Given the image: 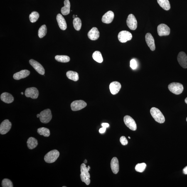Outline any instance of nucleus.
Masks as SVG:
<instances>
[{"instance_id": "obj_27", "label": "nucleus", "mask_w": 187, "mask_h": 187, "mask_svg": "<svg viewBox=\"0 0 187 187\" xmlns=\"http://www.w3.org/2000/svg\"><path fill=\"white\" fill-rule=\"evenodd\" d=\"M92 57L94 60L99 63H102L103 61L102 54L99 51L94 52L92 54Z\"/></svg>"}, {"instance_id": "obj_3", "label": "nucleus", "mask_w": 187, "mask_h": 187, "mask_svg": "<svg viewBox=\"0 0 187 187\" xmlns=\"http://www.w3.org/2000/svg\"><path fill=\"white\" fill-rule=\"evenodd\" d=\"M168 88L171 92L176 95H179L184 90L183 85L178 82H172L168 86Z\"/></svg>"}, {"instance_id": "obj_18", "label": "nucleus", "mask_w": 187, "mask_h": 187, "mask_svg": "<svg viewBox=\"0 0 187 187\" xmlns=\"http://www.w3.org/2000/svg\"><path fill=\"white\" fill-rule=\"evenodd\" d=\"M30 74L29 71L27 70H22L15 74L13 75V78L16 80H20L26 78Z\"/></svg>"}, {"instance_id": "obj_15", "label": "nucleus", "mask_w": 187, "mask_h": 187, "mask_svg": "<svg viewBox=\"0 0 187 187\" xmlns=\"http://www.w3.org/2000/svg\"><path fill=\"white\" fill-rule=\"evenodd\" d=\"M109 90L111 93L113 95L117 94L120 90L121 88V84L117 82H111L109 85Z\"/></svg>"}, {"instance_id": "obj_19", "label": "nucleus", "mask_w": 187, "mask_h": 187, "mask_svg": "<svg viewBox=\"0 0 187 187\" xmlns=\"http://www.w3.org/2000/svg\"><path fill=\"white\" fill-rule=\"evenodd\" d=\"M111 169L114 174H117L119 170V165L118 160L117 157L112 158L111 162Z\"/></svg>"}, {"instance_id": "obj_2", "label": "nucleus", "mask_w": 187, "mask_h": 187, "mask_svg": "<svg viewBox=\"0 0 187 187\" xmlns=\"http://www.w3.org/2000/svg\"><path fill=\"white\" fill-rule=\"evenodd\" d=\"M59 155V152L58 151L53 150L45 155L44 158L45 161L47 163H53L58 159Z\"/></svg>"}, {"instance_id": "obj_26", "label": "nucleus", "mask_w": 187, "mask_h": 187, "mask_svg": "<svg viewBox=\"0 0 187 187\" xmlns=\"http://www.w3.org/2000/svg\"><path fill=\"white\" fill-rule=\"evenodd\" d=\"M66 75L68 79L74 81L76 82L79 80V75L76 72L69 71L67 72Z\"/></svg>"}, {"instance_id": "obj_34", "label": "nucleus", "mask_w": 187, "mask_h": 187, "mask_svg": "<svg viewBox=\"0 0 187 187\" xmlns=\"http://www.w3.org/2000/svg\"><path fill=\"white\" fill-rule=\"evenodd\" d=\"M2 186L3 187H13L12 182L11 180L5 178L3 180L2 182Z\"/></svg>"}, {"instance_id": "obj_30", "label": "nucleus", "mask_w": 187, "mask_h": 187, "mask_svg": "<svg viewBox=\"0 0 187 187\" xmlns=\"http://www.w3.org/2000/svg\"><path fill=\"white\" fill-rule=\"evenodd\" d=\"M74 28L77 31H80L82 27V23L80 18L77 17L74 18L73 22Z\"/></svg>"}, {"instance_id": "obj_16", "label": "nucleus", "mask_w": 187, "mask_h": 187, "mask_svg": "<svg viewBox=\"0 0 187 187\" xmlns=\"http://www.w3.org/2000/svg\"><path fill=\"white\" fill-rule=\"evenodd\" d=\"M114 18V14L113 12L109 11L103 16L102 21L104 23L109 24L112 22Z\"/></svg>"}, {"instance_id": "obj_42", "label": "nucleus", "mask_w": 187, "mask_h": 187, "mask_svg": "<svg viewBox=\"0 0 187 187\" xmlns=\"http://www.w3.org/2000/svg\"><path fill=\"white\" fill-rule=\"evenodd\" d=\"M40 117V114H37V117Z\"/></svg>"}, {"instance_id": "obj_32", "label": "nucleus", "mask_w": 187, "mask_h": 187, "mask_svg": "<svg viewBox=\"0 0 187 187\" xmlns=\"http://www.w3.org/2000/svg\"><path fill=\"white\" fill-rule=\"evenodd\" d=\"M39 17V14L36 11H34L32 12L30 15L29 19L31 22L33 23L36 22Z\"/></svg>"}, {"instance_id": "obj_29", "label": "nucleus", "mask_w": 187, "mask_h": 187, "mask_svg": "<svg viewBox=\"0 0 187 187\" xmlns=\"http://www.w3.org/2000/svg\"><path fill=\"white\" fill-rule=\"evenodd\" d=\"M37 132L40 135L43 136L45 137H48L50 135L49 130L47 128L42 127L38 129Z\"/></svg>"}, {"instance_id": "obj_23", "label": "nucleus", "mask_w": 187, "mask_h": 187, "mask_svg": "<svg viewBox=\"0 0 187 187\" xmlns=\"http://www.w3.org/2000/svg\"><path fill=\"white\" fill-rule=\"evenodd\" d=\"M64 4L65 6L61 8V12L64 16H67L70 12V2L69 0H65Z\"/></svg>"}, {"instance_id": "obj_39", "label": "nucleus", "mask_w": 187, "mask_h": 187, "mask_svg": "<svg viewBox=\"0 0 187 187\" xmlns=\"http://www.w3.org/2000/svg\"><path fill=\"white\" fill-rule=\"evenodd\" d=\"M183 171V173H184V174L187 175V166L185 167L184 168Z\"/></svg>"}, {"instance_id": "obj_10", "label": "nucleus", "mask_w": 187, "mask_h": 187, "mask_svg": "<svg viewBox=\"0 0 187 187\" xmlns=\"http://www.w3.org/2000/svg\"><path fill=\"white\" fill-rule=\"evenodd\" d=\"M25 94L26 97H31L32 99H35L38 98L39 92L38 89L35 87H30L26 89Z\"/></svg>"}, {"instance_id": "obj_24", "label": "nucleus", "mask_w": 187, "mask_h": 187, "mask_svg": "<svg viewBox=\"0 0 187 187\" xmlns=\"http://www.w3.org/2000/svg\"><path fill=\"white\" fill-rule=\"evenodd\" d=\"M27 146L30 149H33L36 148L38 145V142L35 138L31 137L28 139L27 141Z\"/></svg>"}, {"instance_id": "obj_7", "label": "nucleus", "mask_w": 187, "mask_h": 187, "mask_svg": "<svg viewBox=\"0 0 187 187\" xmlns=\"http://www.w3.org/2000/svg\"><path fill=\"white\" fill-rule=\"evenodd\" d=\"M87 106V103L84 101L80 100L74 101L71 104V107L72 111L80 110Z\"/></svg>"}, {"instance_id": "obj_46", "label": "nucleus", "mask_w": 187, "mask_h": 187, "mask_svg": "<svg viewBox=\"0 0 187 187\" xmlns=\"http://www.w3.org/2000/svg\"><path fill=\"white\" fill-rule=\"evenodd\" d=\"M186 121H187V117L186 118Z\"/></svg>"}, {"instance_id": "obj_37", "label": "nucleus", "mask_w": 187, "mask_h": 187, "mask_svg": "<svg viewBox=\"0 0 187 187\" xmlns=\"http://www.w3.org/2000/svg\"><path fill=\"white\" fill-rule=\"evenodd\" d=\"M107 128L103 127L99 130V132L100 134H103L105 132Z\"/></svg>"}, {"instance_id": "obj_6", "label": "nucleus", "mask_w": 187, "mask_h": 187, "mask_svg": "<svg viewBox=\"0 0 187 187\" xmlns=\"http://www.w3.org/2000/svg\"><path fill=\"white\" fill-rule=\"evenodd\" d=\"M124 121L126 125L129 129L132 131H136L137 126L135 121L132 117L129 115H126L124 117Z\"/></svg>"}, {"instance_id": "obj_41", "label": "nucleus", "mask_w": 187, "mask_h": 187, "mask_svg": "<svg viewBox=\"0 0 187 187\" xmlns=\"http://www.w3.org/2000/svg\"><path fill=\"white\" fill-rule=\"evenodd\" d=\"M87 160L86 159L85 160V161H84V163H85V164H86V163H87Z\"/></svg>"}, {"instance_id": "obj_22", "label": "nucleus", "mask_w": 187, "mask_h": 187, "mask_svg": "<svg viewBox=\"0 0 187 187\" xmlns=\"http://www.w3.org/2000/svg\"><path fill=\"white\" fill-rule=\"evenodd\" d=\"M86 165L85 163L82 164L80 166V176L85 177L86 178H90V173H89V171L90 169V166H88V167H86Z\"/></svg>"}, {"instance_id": "obj_21", "label": "nucleus", "mask_w": 187, "mask_h": 187, "mask_svg": "<svg viewBox=\"0 0 187 187\" xmlns=\"http://www.w3.org/2000/svg\"><path fill=\"white\" fill-rule=\"evenodd\" d=\"M1 99L3 102L8 104L11 103L14 100L13 96L11 94L6 92H4L1 94Z\"/></svg>"}, {"instance_id": "obj_4", "label": "nucleus", "mask_w": 187, "mask_h": 187, "mask_svg": "<svg viewBox=\"0 0 187 187\" xmlns=\"http://www.w3.org/2000/svg\"><path fill=\"white\" fill-rule=\"evenodd\" d=\"M40 119L42 123L47 124L51 121L52 115L51 110L47 109L42 111L40 113Z\"/></svg>"}, {"instance_id": "obj_5", "label": "nucleus", "mask_w": 187, "mask_h": 187, "mask_svg": "<svg viewBox=\"0 0 187 187\" xmlns=\"http://www.w3.org/2000/svg\"><path fill=\"white\" fill-rule=\"evenodd\" d=\"M132 38V34L129 31H122L119 32L118 35V38L121 43H125L130 41Z\"/></svg>"}, {"instance_id": "obj_25", "label": "nucleus", "mask_w": 187, "mask_h": 187, "mask_svg": "<svg viewBox=\"0 0 187 187\" xmlns=\"http://www.w3.org/2000/svg\"><path fill=\"white\" fill-rule=\"evenodd\" d=\"M158 4L163 9L168 11L171 8L170 3L168 0H157Z\"/></svg>"}, {"instance_id": "obj_31", "label": "nucleus", "mask_w": 187, "mask_h": 187, "mask_svg": "<svg viewBox=\"0 0 187 187\" xmlns=\"http://www.w3.org/2000/svg\"><path fill=\"white\" fill-rule=\"evenodd\" d=\"M47 28L45 25H43L40 27L38 31V36L40 38H43L46 35Z\"/></svg>"}, {"instance_id": "obj_36", "label": "nucleus", "mask_w": 187, "mask_h": 187, "mask_svg": "<svg viewBox=\"0 0 187 187\" xmlns=\"http://www.w3.org/2000/svg\"><path fill=\"white\" fill-rule=\"evenodd\" d=\"M120 142L122 145L124 146L128 144V141L125 136H122L120 138Z\"/></svg>"}, {"instance_id": "obj_45", "label": "nucleus", "mask_w": 187, "mask_h": 187, "mask_svg": "<svg viewBox=\"0 0 187 187\" xmlns=\"http://www.w3.org/2000/svg\"><path fill=\"white\" fill-rule=\"evenodd\" d=\"M128 138H129V139H130L131 138L130 137V136H128Z\"/></svg>"}, {"instance_id": "obj_12", "label": "nucleus", "mask_w": 187, "mask_h": 187, "mask_svg": "<svg viewBox=\"0 0 187 187\" xmlns=\"http://www.w3.org/2000/svg\"><path fill=\"white\" fill-rule=\"evenodd\" d=\"M29 63L38 73L40 75H44L45 74V69L39 62L34 60L31 59L29 61Z\"/></svg>"}, {"instance_id": "obj_11", "label": "nucleus", "mask_w": 187, "mask_h": 187, "mask_svg": "<svg viewBox=\"0 0 187 187\" xmlns=\"http://www.w3.org/2000/svg\"><path fill=\"white\" fill-rule=\"evenodd\" d=\"M157 32L160 36H167L170 33V29L167 25L161 24L157 27Z\"/></svg>"}, {"instance_id": "obj_43", "label": "nucleus", "mask_w": 187, "mask_h": 187, "mask_svg": "<svg viewBox=\"0 0 187 187\" xmlns=\"http://www.w3.org/2000/svg\"><path fill=\"white\" fill-rule=\"evenodd\" d=\"M76 16L75 15H73V18H74H74H76Z\"/></svg>"}, {"instance_id": "obj_20", "label": "nucleus", "mask_w": 187, "mask_h": 187, "mask_svg": "<svg viewBox=\"0 0 187 187\" xmlns=\"http://www.w3.org/2000/svg\"><path fill=\"white\" fill-rule=\"evenodd\" d=\"M57 20L59 27L62 30H65L67 28V25L65 18L60 14L57 15Z\"/></svg>"}, {"instance_id": "obj_33", "label": "nucleus", "mask_w": 187, "mask_h": 187, "mask_svg": "<svg viewBox=\"0 0 187 187\" xmlns=\"http://www.w3.org/2000/svg\"><path fill=\"white\" fill-rule=\"evenodd\" d=\"M146 165L145 163H140L136 165L135 170L136 171L140 173H142L145 169Z\"/></svg>"}, {"instance_id": "obj_40", "label": "nucleus", "mask_w": 187, "mask_h": 187, "mask_svg": "<svg viewBox=\"0 0 187 187\" xmlns=\"http://www.w3.org/2000/svg\"><path fill=\"white\" fill-rule=\"evenodd\" d=\"M185 103H186L187 104V97L186 98V99H185Z\"/></svg>"}, {"instance_id": "obj_9", "label": "nucleus", "mask_w": 187, "mask_h": 187, "mask_svg": "<svg viewBox=\"0 0 187 187\" xmlns=\"http://www.w3.org/2000/svg\"><path fill=\"white\" fill-rule=\"evenodd\" d=\"M127 24L130 29L132 30L136 29L137 27V22L134 15L130 14L129 15L127 20Z\"/></svg>"}, {"instance_id": "obj_8", "label": "nucleus", "mask_w": 187, "mask_h": 187, "mask_svg": "<svg viewBox=\"0 0 187 187\" xmlns=\"http://www.w3.org/2000/svg\"><path fill=\"white\" fill-rule=\"evenodd\" d=\"M11 127V123L8 119H5L1 123L0 126V133L1 134H6L9 132Z\"/></svg>"}, {"instance_id": "obj_44", "label": "nucleus", "mask_w": 187, "mask_h": 187, "mask_svg": "<svg viewBox=\"0 0 187 187\" xmlns=\"http://www.w3.org/2000/svg\"><path fill=\"white\" fill-rule=\"evenodd\" d=\"M21 94L22 95H23V92H22Z\"/></svg>"}, {"instance_id": "obj_17", "label": "nucleus", "mask_w": 187, "mask_h": 187, "mask_svg": "<svg viewBox=\"0 0 187 187\" xmlns=\"http://www.w3.org/2000/svg\"><path fill=\"white\" fill-rule=\"evenodd\" d=\"M88 36L90 39L92 40H96L98 39L99 37V32L97 28H92L89 31Z\"/></svg>"}, {"instance_id": "obj_14", "label": "nucleus", "mask_w": 187, "mask_h": 187, "mask_svg": "<svg viewBox=\"0 0 187 187\" xmlns=\"http://www.w3.org/2000/svg\"><path fill=\"white\" fill-rule=\"evenodd\" d=\"M146 41L151 51H154L155 50V45L154 38L150 33L146 34L145 36Z\"/></svg>"}, {"instance_id": "obj_35", "label": "nucleus", "mask_w": 187, "mask_h": 187, "mask_svg": "<svg viewBox=\"0 0 187 187\" xmlns=\"http://www.w3.org/2000/svg\"><path fill=\"white\" fill-rule=\"evenodd\" d=\"M130 66L133 70H135L137 66V63L135 60L133 59L131 60L130 62Z\"/></svg>"}, {"instance_id": "obj_47", "label": "nucleus", "mask_w": 187, "mask_h": 187, "mask_svg": "<svg viewBox=\"0 0 187 187\" xmlns=\"http://www.w3.org/2000/svg\"><path fill=\"white\" fill-rule=\"evenodd\" d=\"M76 16L77 17V15H76Z\"/></svg>"}, {"instance_id": "obj_28", "label": "nucleus", "mask_w": 187, "mask_h": 187, "mask_svg": "<svg viewBox=\"0 0 187 187\" xmlns=\"http://www.w3.org/2000/svg\"><path fill=\"white\" fill-rule=\"evenodd\" d=\"M57 61L63 63H66L70 61V57L65 55H57L55 57Z\"/></svg>"}, {"instance_id": "obj_13", "label": "nucleus", "mask_w": 187, "mask_h": 187, "mask_svg": "<svg viewBox=\"0 0 187 187\" xmlns=\"http://www.w3.org/2000/svg\"><path fill=\"white\" fill-rule=\"evenodd\" d=\"M178 60L179 64L184 68H187V56L184 52H181L178 54Z\"/></svg>"}, {"instance_id": "obj_1", "label": "nucleus", "mask_w": 187, "mask_h": 187, "mask_svg": "<svg viewBox=\"0 0 187 187\" xmlns=\"http://www.w3.org/2000/svg\"><path fill=\"white\" fill-rule=\"evenodd\" d=\"M150 112L151 116L159 124H163L165 122V117L159 109L153 107L151 109Z\"/></svg>"}, {"instance_id": "obj_38", "label": "nucleus", "mask_w": 187, "mask_h": 187, "mask_svg": "<svg viewBox=\"0 0 187 187\" xmlns=\"http://www.w3.org/2000/svg\"><path fill=\"white\" fill-rule=\"evenodd\" d=\"M102 126V127L107 128L109 127V124L107 123H103Z\"/></svg>"}]
</instances>
